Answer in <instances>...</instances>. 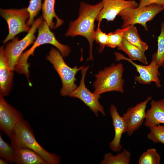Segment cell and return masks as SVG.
I'll list each match as a JSON object with an SVG mask.
<instances>
[{"mask_svg": "<svg viewBox=\"0 0 164 164\" xmlns=\"http://www.w3.org/2000/svg\"><path fill=\"white\" fill-rule=\"evenodd\" d=\"M102 7V1L95 5L81 2L78 18L70 22L65 34L66 36H81L87 39L89 44L90 60H92L93 58L92 50L94 40L93 35L95 31L94 22Z\"/></svg>", "mask_w": 164, "mask_h": 164, "instance_id": "6da1fadb", "label": "cell"}, {"mask_svg": "<svg viewBox=\"0 0 164 164\" xmlns=\"http://www.w3.org/2000/svg\"><path fill=\"white\" fill-rule=\"evenodd\" d=\"M10 138L15 149L27 148L38 154L49 164L60 163V157L56 154L48 152L39 144L30 125L23 119L17 125Z\"/></svg>", "mask_w": 164, "mask_h": 164, "instance_id": "7a4b0ae2", "label": "cell"}, {"mask_svg": "<svg viewBox=\"0 0 164 164\" xmlns=\"http://www.w3.org/2000/svg\"><path fill=\"white\" fill-rule=\"evenodd\" d=\"M38 29V36L33 45L30 49L21 55L14 69L19 73L24 74L27 77H29V64L27 60L30 55H33L34 52L37 47L45 44H51L57 48L64 57L67 56L70 51L68 46L62 44L57 41L44 20L40 25Z\"/></svg>", "mask_w": 164, "mask_h": 164, "instance_id": "3957f363", "label": "cell"}, {"mask_svg": "<svg viewBox=\"0 0 164 164\" xmlns=\"http://www.w3.org/2000/svg\"><path fill=\"white\" fill-rule=\"evenodd\" d=\"M124 71L123 66L121 63L113 64L100 70L95 76L96 80L93 84L94 93L98 95L113 91L123 93Z\"/></svg>", "mask_w": 164, "mask_h": 164, "instance_id": "277c9868", "label": "cell"}, {"mask_svg": "<svg viewBox=\"0 0 164 164\" xmlns=\"http://www.w3.org/2000/svg\"><path fill=\"white\" fill-rule=\"evenodd\" d=\"M46 59L53 65L61 80V95L63 96H69L77 87L75 83V75L83 69V66L79 67L77 66L72 68L69 67L64 62L59 51L53 48L51 49Z\"/></svg>", "mask_w": 164, "mask_h": 164, "instance_id": "5b68a950", "label": "cell"}, {"mask_svg": "<svg viewBox=\"0 0 164 164\" xmlns=\"http://www.w3.org/2000/svg\"><path fill=\"white\" fill-rule=\"evenodd\" d=\"M43 21L42 17L37 18L34 21L27 34L22 39L19 40L18 37H15L6 45L4 49V52L11 70H14L15 66L23 51L34 43L36 39L35 33Z\"/></svg>", "mask_w": 164, "mask_h": 164, "instance_id": "8992f818", "label": "cell"}, {"mask_svg": "<svg viewBox=\"0 0 164 164\" xmlns=\"http://www.w3.org/2000/svg\"><path fill=\"white\" fill-rule=\"evenodd\" d=\"M164 10V6L152 4L146 6L128 8L122 10L118 15L123 20L121 28L138 24L146 31L148 30L147 22L152 21L160 12Z\"/></svg>", "mask_w": 164, "mask_h": 164, "instance_id": "52a82bcc", "label": "cell"}, {"mask_svg": "<svg viewBox=\"0 0 164 164\" xmlns=\"http://www.w3.org/2000/svg\"><path fill=\"white\" fill-rule=\"evenodd\" d=\"M0 15L5 20L8 25L9 34L3 41L4 44L14 38L18 34L28 32L30 28L27 24L29 14L27 8L20 9H1Z\"/></svg>", "mask_w": 164, "mask_h": 164, "instance_id": "ba28073f", "label": "cell"}, {"mask_svg": "<svg viewBox=\"0 0 164 164\" xmlns=\"http://www.w3.org/2000/svg\"><path fill=\"white\" fill-rule=\"evenodd\" d=\"M115 55L116 60L117 61L121 60L127 61L135 67L139 73L138 76L135 77V82L147 85L153 82L157 87L159 88L161 87L160 80L159 78L160 73L159 69L160 67L154 59L152 58L149 65H144L135 63L133 60L119 53H115Z\"/></svg>", "mask_w": 164, "mask_h": 164, "instance_id": "9c48e42d", "label": "cell"}, {"mask_svg": "<svg viewBox=\"0 0 164 164\" xmlns=\"http://www.w3.org/2000/svg\"><path fill=\"white\" fill-rule=\"evenodd\" d=\"M89 68L88 66L83 67L81 70V77L79 86L69 95L71 97L77 98L83 101L95 114L98 116L100 112L103 116L105 112L103 107L100 104L99 99L100 96L91 92L86 87L84 79L85 76Z\"/></svg>", "mask_w": 164, "mask_h": 164, "instance_id": "30bf717a", "label": "cell"}, {"mask_svg": "<svg viewBox=\"0 0 164 164\" xmlns=\"http://www.w3.org/2000/svg\"><path fill=\"white\" fill-rule=\"evenodd\" d=\"M21 113L8 104L0 94V128L10 138L20 121Z\"/></svg>", "mask_w": 164, "mask_h": 164, "instance_id": "8fae6325", "label": "cell"}, {"mask_svg": "<svg viewBox=\"0 0 164 164\" xmlns=\"http://www.w3.org/2000/svg\"><path fill=\"white\" fill-rule=\"evenodd\" d=\"M152 99L151 96L148 97L145 101L128 108L123 114L122 117L127 128L126 133L129 136L132 135L142 125L146 117L145 109L147 104Z\"/></svg>", "mask_w": 164, "mask_h": 164, "instance_id": "7c38bea8", "label": "cell"}, {"mask_svg": "<svg viewBox=\"0 0 164 164\" xmlns=\"http://www.w3.org/2000/svg\"><path fill=\"white\" fill-rule=\"evenodd\" d=\"M103 7L96 19L100 24L102 20L113 21L123 9L128 8H136L138 3L134 0H102Z\"/></svg>", "mask_w": 164, "mask_h": 164, "instance_id": "4fadbf2b", "label": "cell"}, {"mask_svg": "<svg viewBox=\"0 0 164 164\" xmlns=\"http://www.w3.org/2000/svg\"><path fill=\"white\" fill-rule=\"evenodd\" d=\"M110 113L114 127V136L110 142L109 147L113 151L118 152L122 148L120 142L123 134L127 132L126 125L123 117L120 116L114 104H111L110 107Z\"/></svg>", "mask_w": 164, "mask_h": 164, "instance_id": "5bb4252c", "label": "cell"}, {"mask_svg": "<svg viewBox=\"0 0 164 164\" xmlns=\"http://www.w3.org/2000/svg\"><path fill=\"white\" fill-rule=\"evenodd\" d=\"M144 125L150 128L164 124V98L151 100V107L146 111Z\"/></svg>", "mask_w": 164, "mask_h": 164, "instance_id": "9a60e30c", "label": "cell"}, {"mask_svg": "<svg viewBox=\"0 0 164 164\" xmlns=\"http://www.w3.org/2000/svg\"><path fill=\"white\" fill-rule=\"evenodd\" d=\"M3 46L0 49V94L7 95L12 87L13 71L9 68L4 52Z\"/></svg>", "mask_w": 164, "mask_h": 164, "instance_id": "2e32d148", "label": "cell"}, {"mask_svg": "<svg viewBox=\"0 0 164 164\" xmlns=\"http://www.w3.org/2000/svg\"><path fill=\"white\" fill-rule=\"evenodd\" d=\"M14 162L16 164H49L35 151L26 148L15 149Z\"/></svg>", "mask_w": 164, "mask_h": 164, "instance_id": "e0dca14e", "label": "cell"}, {"mask_svg": "<svg viewBox=\"0 0 164 164\" xmlns=\"http://www.w3.org/2000/svg\"><path fill=\"white\" fill-rule=\"evenodd\" d=\"M55 0H44L42 5V17L51 29L57 28L63 23L55 12Z\"/></svg>", "mask_w": 164, "mask_h": 164, "instance_id": "ac0fdd59", "label": "cell"}, {"mask_svg": "<svg viewBox=\"0 0 164 164\" xmlns=\"http://www.w3.org/2000/svg\"><path fill=\"white\" fill-rule=\"evenodd\" d=\"M118 48L125 52L128 55L130 59L132 60L138 61L145 65L148 64V62L145 52L123 38Z\"/></svg>", "mask_w": 164, "mask_h": 164, "instance_id": "d6986e66", "label": "cell"}, {"mask_svg": "<svg viewBox=\"0 0 164 164\" xmlns=\"http://www.w3.org/2000/svg\"><path fill=\"white\" fill-rule=\"evenodd\" d=\"M124 28L123 38L145 53L148 50V46L141 39L136 27L132 25Z\"/></svg>", "mask_w": 164, "mask_h": 164, "instance_id": "ffe728a7", "label": "cell"}, {"mask_svg": "<svg viewBox=\"0 0 164 164\" xmlns=\"http://www.w3.org/2000/svg\"><path fill=\"white\" fill-rule=\"evenodd\" d=\"M130 152L124 149L123 151L114 155L110 152L106 153L104 159L101 162V164H129L131 160Z\"/></svg>", "mask_w": 164, "mask_h": 164, "instance_id": "44dd1931", "label": "cell"}, {"mask_svg": "<svg viewBox=\"0 0 164 164\" xmlns=\"http://www.w3.org/2000/svg\"><path fill=\"white\" fill-rule=\"evenodd\" d=\"M161 32L157 37V49L153 54L152 58L154 59L159 66L164 63V22L161 25Z\"/></svg>", "mask_w": 164, "mask_h": 164, "instance_id": "7402d4cb", "label": "cell"}, {"mask_svg": "<svg viewBox=\"0 0 164 164\" xmlns=\"http://www.w3.org/2000/svg\"><path fill=\"white\" fill-rule=\"evenodd\" d=\"M161 157L156 149H149L140 156L138 162L139 164H159Z\"/></svg>", "mask_w": 164, "mask_h": 164, "instance_id": "603a6c76", "label": "cell"}, {"mask_svg": "<svg viewBox=\"0 0 164 164\" xmlns=\"http://www.w3.org/2000/svg\"><path fill=\"white\" fill-rule=\"evenodd\" d=\"M15 148L3 139L0 134V156L10 162H14Z\"/></svg>", "mask_w": 164, "mask_h": 164, "instance_id": "cb8c5ba5", "label": "cell"}, {"mask_svg": "<svg viewBox=\"0 0 164 164\" xmlns=\"http://www.w3.org/2000/svg\"><path fill=\"white\" fill-rule=\"evenodd\" d=\"M150 128L148 138L155 143L164 144V125H159Z\"/></svg>", "mask_w": 164, "mask_h": 164, "instance_id": "d4e9b609", "label": "cell"}, {"mask_svg": "<svg viewBox=\"0 0 164 164\" xmlns=\"http://www.w3.org/2000/svg\"><path fill=\"white\" fill-rule=\"evenodd\" d=\"M124 28L119 29L113 32L108 34V39L107 46L111 48L118 47L121 43L123 39Z\"/></svg>", "mask_w": 164, "mask_h": 164, "instance_id": "484cf974", "label": "cell"}, {"mask_svg": "<svg viewBox=\"0 0 164 164\" xmlns=\"http://www.w3.org/2000/svg\"><path fill=\"white\" fill-rule=\"evenodd\" d=\"M42 0H30L29 5L27 8L29 14V18L27 24L31 26L33 22L34 18L39 13L42 7Z\"/></svg>", "mask_w": 164, "mask_h": 164, "instance_id": "4316f807", "label": "cell"}, {"mask_svg": "<svg viewBox=\"0 0 164 164\" xmlns=\"http://www.w3.org/2000/svg\"><path fill=\"white\" fill-rule=\"evenodd\" d=\"M100 24L98 23V27L95 31L93 35V38L94 40L99 45V52H102L107 45L108 42V35L105 32H103L100 28Z\"/></svg>", "mask_w": 164, "mask_h": 164, "instance_id": "83f0119b", "label": "cell"}, {"mask_svg": "<svg viewBox=\"0 0 164 164\" xmlns=\"http://www.w3.org/2000/svg\"><path fill=\"white\" fill-rule=\"evenodd\" d=\"M139 3L138 7H142L152 4L164 6V0H138Z\"/></svg>", "mask_w": 164, "mask_h": 164, "instance_id": "f1b7e54d", "label": "cell"}, {"mask_svg": "<svg viewBox=\"0 0 164 164\" xmlns=\"http://www.w3.org/2000/svg\"><path fill=\"white\" fill-rule=\"evenodd\" d=\"M8 163L9 161L5 159L2 158L0 159V164H7Z\"/></svg>", "mask_w": 164, "mask_h": 164, "instance_id": "f546056e", "label": "cell"}, {"mask_svg": "<svg viewBox=\"0 0 164 164\" xmlns=\"http://www.w3.org/2000/svg\"><path fill=\"white\" fill-rule=\"evenodd\" d=\"M162 67L164 69V63L162 65Z\"/></svg>", "mask_w": 164, "mask_h": 164, "instance_id": "4dcf8cb0", "label": "cell"}]
</instances>
